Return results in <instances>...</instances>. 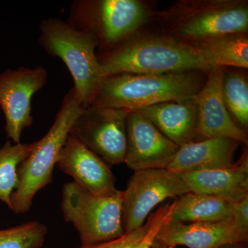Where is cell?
Listing matches in <instances>:
<instances>
[{
	"instance_id": "1",
	"label": "cell",
	"mask_w": 248,
	"mask_h": 248,
	"mask_svg": "<svg viewBox=\"0 0 248 248\" xmlns=\"http://www.w3.org/2000/svg\"><path fill=\"white\" fill-rule=\"evenodd\" d=\"M97 57L106 78L122 73L208 72L216 67L190 42L166 35L131 37Z\"/></svg>"
},
{
	"instance_id": "2",
	"label": "cell",
	"mask_w": 248,
	"mask_h": 248,
	"mask_svg": "<svg viewBox=\"0 0 248 248\" xmlns=\"http://www.w3.org/2000/svg\"><path fill=\"white\" fill-rule=\"evenodd\" d=\"M207 72L164 74L122 73L104 79L91 106L135 111L155 104L195 97L205 84Z\"/></svg>"
},
{
	"instance_id": "3",
	"label": "cell",
	"mask_w": 248,
	"mask_h": 248,
	"mask_svg": "<svg viewBox=\"0 0 248 248\" xmlns=\"http://www.w3.org/2000/svg\"><path fill=\"white\" fill-rule=\"evenodd\" d=\"M40 30L39 43L48 55L61 59L73 77L80 104L90 107L106 78L95 52L97 38L59 18L42 21Z\"/></svg>"
},
{
	"instance_id": "4",
	"label": "cell",
	"mask_w": 248,
	"mask_h": 248,
	"mask_svg": "<svg viewBox=\"0 0 248 248\" xmlns=\"http://www.w3.org/2000/svg\"><path fill=\"white\" fill-rule=\"evenodd\" d=\"M166 35L187 42L247 33L246 0H183L159 14Z\"/></svg>"
},
{
	"instance_id": "5",
	"label": "cell",
	"mask_w": 248,
	"mask_h": 248,
	"mask_svg": "<svg viewBox=\"0 0 248 248\" xmlns=\"http://www.w3.org/2000/svg\"><path fill=\"white\" fill-rule=\"evenodd\" d=\"M84 108L72 88L66 96L51 128L18 168L19 184L11 198L10 209L16 214L29 211L36 194L51 184L54 168L69 135L72 125Z\"/></svg>"
},
{
	"instance_id": "6",
	"label": "cell",
	"mask_w": 248,
	"mask_h": 248,
	"mask_svg": "<svg viewBox=\"0 0 248 248\" xmlns=\"http://www.w3.org/2000/svg\"><path fill=\"white\" fill-rule=\"evenodd\" d=\"M61 208L65 221L73 223L79 234L81 248L107 242L124 234L122 191L110 196L90 193L77 183L62 189Z\"/></svg>"
},
{
	"instance_id": "7",
	"label": "cell",
	"mask_w": 248,
	"mask_h": 248,
	"mask_svg": "<svg viewBox=\"0 0 248 248\" xmlns=\"http://www.w3.org/2000/svg\"><path fill=\"white\" fill-rule=\"evenodd\" d=\"M150 16L146 5L138 0H76L67 22L93 34L106 51L131 37Z\"/></svg>"
},
{
	"instance_id": "8",
	"label": "cell",
	"mask_w": 248,
	"mask_h": 248,
	"mask_svg": "<svg viewBox=\"0 0 248 248\" xmlns=\"http://www.w3.org/2000/svg\"><path fill=\"white\" fill-rule=\"evenodd\" d=\"M188 187L179 174L168 169L135 171L126 189L122 191L124 233L144 225L152 210L166 199L188 193Z\"/></svg>"
},
{
	"instance_id": "9",
	"label": "cell",
	"mask_w": 248,
	"mask_h": 248,
	"mask_svg": "<svg viewBox=\"0 0 248 248\" xmlns=\"http://www.w3.org/2000/svg\"><path fill=\"white\" fill-rule=\"evenodd\" d=\"M130 111L90 106L77 117L70 135L107 164L124 163L126 153V118Z\"/></svg>"
},
{
	"instance_id": "10",
	"label": "cell",
	"mask_w": 248,
	"mask_h": 248,
	"mask_svg": "<svg viewBox=\"0 0 248 248\" xmlns=\"http://www.w3.org/2000/svg\"><path fill=\"white\" fill-rule=\"evenodd\" d=\"M48 73L44 67H20L0 74V107L4 112L7 138L14 144L20 143L24 129L33 122L31 99L45 86Z\"/></svg>"
},
{
	"instance_id": "11",
	"label": "cell",
	"mask_w": 248,
	"mask_h": 248,
	"mask_svg": "<svg viewBox=\"0 0 248 248\" xmlns=\"http://www.w3.org/2000/svg\"><path fill=\"white\" fill-rule=\"evenodd\" d=\"M179 146L166 138L138 111L126 118V153L124 164L134 171L168 169Z\"/></svg>"
},
{
	"instance_id": "12",
	"label": "cell",
	"mask_w": 248,
	"mask_h": 248,
	"mask_svg": "<svg viewBox=\"0 0 248 248\" xmlns=\"http://www.w3.org/2000/svg\"><path fill=\"white\" fill-rule=\"evenodd\" d=\"M155 240L167 247L217 248L223 245L247 242L248 231L238 226L232 218L218 222L186 223L168 217Z\"/></svg>"
},
{
	"instance_id": "13",
	"label": "cell",
	"mask_w": 248,
	"mask_h": 248,
	"mask_svg": "<svg viewBox=\"0 0 248 248\" xmlns=\"http://www.w3.org/2000/svg\"><path fill=\"white\" fill-rule=\"evenodd\" d=\"M225 68L215 67L207 72L205 84L196 95L199 135L201 140L225 138L247 145V133L232 118L223 100L222 81Z\"/></svg>"
},
{
	"instance_id": "14",
	"label": "cell",
	"mask_w": 248,
	"mask_h": 248,
	"mask_svg": "<svg viewBox=\"0 0 248 248\" xmlns=\"http://www.w3.org/2000/svg\"><path fill=\"white\" fill-rule=\"evenodd\" d=\"M56 165L93 195L105 197L118 191L115 177L107 163L70 134Z\"/></svg>"
},
{
	"instance_id": "15",
	"label": "cell",
	"mask_w": 248,
	"mask_h": 248,
	"mask_svg": "<svg viewBox=\"0 0 248 248\" xmlns=\"http://www.w3.org/2000/svg\"><path fill=\"white\" fill-rule=\"evenodd\" d=\"M138 111L178 146L200 141L196 96L184 101L155 104Z\"/></svg>"
},
{
	"instance_id": "16",
	"label": "cell",
	"mask_w": 248,
	"mask_h": 248,
	"mask_svg": "<svg viewBox=\"0 0 248 248\" xmlns=\"http://www.w3.org/2000/svg\"><path fill=\"white\" fill-rule=\"evenodd\" d=\"M240 143L225 138L205 139L179 147L168 169L176 172L231 168Z\"/></svg>"
},
{
	"instance_id": "17",
	"label": "cell",
	"mask_w": 248,
	"mask_h": 248,
	"mask_svg": "<svg viewBox=\"0 0 248 248\" xmlns=\"http://www.w3.org/2000/svg\"><path fill=\"white\" fill-rule=\"evenodd\" d=\"M190 192L238 201L248 195V156L246 150L231 168L177 172Z\"/></svg>"
},
{
	"instance_id": "18",
	"label": "cell",
	"mask_w": 248,
	"mask_h": 248,
	"mask_svg": "<svg viewBox=\"0 0 248 248\" xmlns=\"http://www.w3.org/2000/svg\"><path fill=\"white\" fill-rule=\"evenodd\" d=\"M235 202L219 196L190 192L173 202L169 218L182 223L226 221L232 218Z\"/></svg>"
},
{
	"instance_id": "19",
	"label": "cell",
	"mask_w": 248,
	"mask_h": 248,
	"mask_svg": "<svg viewBox=\"0 0 248 248\" xmlns=\"http://www.w3.org/2000/svg\"><path fill=\"white\" fill-rule=\"evenodd\" d=\"M190 43L198 48L215 66L248 68L246 33L229 34Z\"/></svg>"
},
{
	"instance_id": "20",
	"label": "cell",
	"mask_w": 248,
	"mask_h": 248,
	"mask_svg": "<svg viewBox=\"0 0 248 248\" xmlns=\"http://www.w3.org/2000/svg\"><path fill=\"white\" fill-rule=\"evenodd\" d=\"M34 147L33 143L12 145L7 141L0 148V201L10 208L11 198L17 188L19 165L27 157Z\"/></svg>"
},
{
	"instance_id": "21",
	"label": "cell",
	"mask_w": 248,
	"mask_h": 248,
	"mask_svg": "<svg viewBox=\"0 0 248 248\" xmlns=\"http://www.w3.org/2000/svg\"><path fill=\"white\" fill-rule=\"evenodd\" d=\"M222 93L227 109L244 128L248 125V83L246 77L238 71L224 70Z\"/></svg>"
},
{
	"instance_id": "22",
	"label": "cell",
	"mask_w": 248,
	"mask_h": 248,
	"mask_svg": "<svg viewBox=\"0 0 248 248\" xmlns=\"http://www.w3.org/2000/svg\"><path fill=\"white\" fill-rule=\"evenodd\" d=\"M47 228L38 221L0 231V248H40L45 243Z\"/></svg>"
},
{
	"instance_id": "23",
	"label": "cell",
	"mask_w": 248,
	"mask_h": 248,
	"mask_svg": "<svg viewBox=\"0 0 248 248\" xmlns=\"http://www.w3.org/2000/svg\"><path fill=\"white\" fill-rule=\"evenodd\" d=\"M151 227V219L148 218L146 224L131 232L124 233L122 236L107 242L89 248H138L142 240L146 236Z\"/></svg>"
},
{
	"instance_id": "24",
	"label": "cell",
	"mask_w": 248,
	"mask_h": 248,
	"mask_svg": "<svg viewBox=\"0 0 248 248\" xmlns=\"http://www.w3.org/2000/svg\"><path fill=\"white\" fill-rule=\"evenodd\" d=\"M172 203L162 205L150 217L151 227L138 248H152L160 228L167 219L168 217H169L172 212Z\"/></svg>"
},
{
	"instance_id": "25",
	"label": "cell",
	"mask_w": 248,
	"mask_h": 248,
	"mask_svg": "<svg viewBox=\"0 0 248 248\" xmlns=\"http://www.w3.org/2000/svg\"><path fill=\"white\" fill-rule=\"evenodd\" d=\"M232 219L238 226L248 231V195L234 202Z\"/></svg>"
},
{
	"instance_id": "26",
	"label": "cell",
	"mask_w": 248,
	"mask_h": 248,
	"mask_svg": "<svg viewBox=\"0 0 248 248\" xmlns=\"http://www.w3.org/2000/svg\"><path fill=\"white\" fill-rule=\"evenodd\" d=\"M217 248H248L247 242L236 243V244L223 245Z\"/></svg>"
},
{
	"instance_id": "27",
	"label": "cell",
	"mask_w": 248,
	"mask_h": 248,
	"mask_svg": "<svg viewBox=\"0 0 248 248\" xmlns=\"http://www.w3.org/2000/svg\"><path fill=\"white\" fill-rule=\"evenodd\" d=\"M152 248H171V247H167V246H164V245L159 244L158 243L156 240H155L154 243H153V246H152Z\"/></svg>"
}]
</instances>
